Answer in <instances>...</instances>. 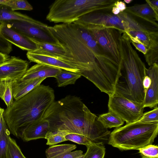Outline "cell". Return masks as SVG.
I'll list each match as a JSON object with an SVG mask.
<instances>
[{"label": "cell", "mask_w": 158, "mask_h": 158, "mask_svg": "<svg viewBox=\"0 0 158 158\" xmlns=\"http://www.w3.org/2000/svg\"><path fill=\"white\" fill-rule=\"evenodd\" d=\"M83 153L81 150H76L66 153L56 158H80L83 156Z\"/></svg>", "instance_id": "cell-36"}, {"label": "cell", "mask_w": 158, "mask_h": 158, "mask_svg": "<svg viewBox=\"0 0 158 158\" xmlns=\"http://www.w3.org/2000/svg\"><path fill=\"white\" fill-rule=\"evenodd\" d=\"M26 55L28 59L31 62L79 73L78 69L58 58L37 54L33 52H27Z\"/></svg>", "instance_id": "cell-16"}, {"label": "cell", "mask_w": 158, "mask_h": 158, "mask_svg": "<svg viewBox=\"0 0 158 158\" xmlns=\"http://www.w3.org/2000/svg\"><path fill=\"white\" fill-rule=\"evenodd\" d=\"M28 62L15 56L0 64V81L6 78L20 79L28 69Z\"/></svg>", "instance_id": "cell-12"}, {"label": "cell", "mask_w": 158, "mask_h": 158, "mask_svg": "<svg viewBox=\"0 0 158 158\" xmlns=\"http://www.w3.org/2000/svg\"><path fill=\"white\" fill-rule=\"evenodd\" d=\"M151 31L147 28L142 29L129 30L124 32L129 38L130 42L141 43L147 49Z\"/></svg>", "instance_id": "cell-23"}, {"label": "cell", "mask_w": 158, "mask_h": 158, "mask_svg": "<svg viewBox=\"0 0 158 158\" xmlns=\"http://www.w3.org/2000/svg\"><path fill=\"white\" fill-rule=\"evenodd\" d=\"M114 6L118 8L120 12L124 11L126 9L127 6L124 2L118 0L115 3Z\"/></svg>", "instance_id": "cell-40"}, {"label": "cell", "mask_w": 158, "mask_h": 158, "mask_svg": "<svg viewBox=\"0 0 158 158\" xmlns=\"http://www.w3.org/2000/svg\"><path fill=\"white\" fill-rule=\"evenodd\" d=\"M68 134L69 133L62 131H58L54 132L49 131L46 134L45 138L47 140L46 144L52 146L66 141L65 136Z\"/></svg>", "instance_id": "cell-29"}, {"label": "cell", "mask_w": 158, "mask_h": 158, "mask_svg": "<svg viewBox=\"0 0 158 158\" xmlns=\"http://www.w3.org/2000/svg\"><path fill=\"white\" fill-rule=\"evenodd\" d=\"M88 29L102 51L121 65L118 44L120 36L123 32L114 28Z\"/></svg>", "instance_id": "cell-10"}, {"label": "cell", "mask_w": 158, "mask_h": 158, "mask_svg": "<svg viewBox=\"0 0 158 158\" xmlns=\"http://www.w3.org/2000/svg\"><path fill=\"white\" fill-rule=\"evenodd\" d=\"M131 43L134 46L136 49L141 52L144 55L146 53L147 49L146 47L143 44L133 42Z\"/></svg>", "instance_id": "cell-38"}, {"label": "cell", "mask_w": 158, "mask_h": 158, "mask_svg": "<svg viewBox=\"0 0 158 158\" xmlns=\"http://www.w3.org/2000/svg\"><path fill=\"white\" fill-rule=\"evenodd\" d=\"M32 19L25 15L13 11L4 5H0V23L14 20L29 21Z\"/></svg>", "instance_id": "cell-21"}, {"label": "cell", "mask_w": 158, "mask_h": 158, "mask_svg": "<svg viewBox=\"0 0 158 158\" xmlns=\"http://www.w3.org/2000/svg\"><path fill=\"white\" fill-rule=\"evenodd\" d=\"M151 82V80L150 77L146 75L144 77L143 81V85L145 91L150 86Z\"/></svg>", "instance_id": "cell-41"}, {"label": "cell", "mask_w": 158, "mask_h": 158, "mask_svg": "<svg viewBox=\"0 0 158 158\" xmlns=\"http://www.w3.org/2000/svg\"><path fill=\"white\" fill-rule=\"evenodd\" d=\"M3 4L12 10H31L32 6L26 0H0V5Z\"/></svg>", "instance_id": "cell-28"}, {"label": "cell", "mask_w": 158, "mask_h": 158, "mask_svg": "<svg viewBox=\"0 0 158 158\" xmlns=\"http://www.w3.org/2000/svg\"><path fill=\"white\" fill-rule=\"evenodd\" d=\"M109 96V112L114 113L127 123L138 121L143 115V103L130 100L116 92Z\"/></svg>", "instance_id": "cell-8"}, {"label": "cell", "mask_w": 158, "mask_h": 158, "mask_svg": "<svg viewBox=\"0 0 158 158\" xmlns=\"http://www.w3.org/2000/svg\"><path fill=\"white\" fill-rule=\"evenodd\" d=\"M144 56L146 62L150 66L154 63H158V30H152L150 32L149 45Z\"/></svg>", "instance_id": "cell-20"}, {"label": "cell", "mask_w": 158, "mask_h": 158, "mask_svg": "<svg viewBox=\"0 0 158 158\" xmlns=\"http://www.w3.org/2000/svg\"><path fill=\"white\" fill-rule=\"evenodd\" d=\"M86 146L87 151L82 158H104L106 151L104 145L92 143Z\"/></svg>", "instance_id": "cell-27"}, {"label": "cell", "mask_w": 158, "mask_h": 158, "mask_svg": "<svg viewBox=\"0 0 158 158\" xmlns=\"http://www.w3.org/2000/svg\"><path fill=\"white\" fill-rule=\"evenodd\" d=\"M98 120L106 129L118 127L124 123V121L122 119L111 112L99 115Z\"/></svg>", "instance_id": "cell-24"}, {"label": "cell", "mask_w": 158, "mask_h": 158, "mask_svg": "<svg viewBox=\"0 0 158 158\" xmlns=\"http://www.w3.org/2000/svg\"><path fill=\"white\" fill-rule=\"evenodd\" d=\"M50 29L66 52L64 56L58 58L78 69L81 76L89 80L95 59L88 45L94 39L91 32L75 22L56 24Z\"/></svg>", "instance_id": "cell-2"}, {"label": "cell", "mask_w": 158, "mask_h": 158, "mask_svg": "<svg viewBox=\"0 0 158 158\" xmlns=\"http://www.w3.org/2000/svg\"><path fill=\"white\" fill-rule=\"evenodd\" d=\"M145 1L149 4L156 13L158 14V0H146Z\"/></svg>", "instance_id": "cell-39"}, {"label": "cell", "mask_w": 158, "mask_h": 158, "mask_svg": "<svg viewBox=\"0 0 158 158\" xmlns=\"http://www.w3.org/2000/svg\"><path fill=\"white\" fill-rule=\"evenodd\" d=\"M8 158H26L15 141L10 137L8 142Z\"/></svg>", "instance_id": "cell-31"}, {"label": "cell", "mask_w": 158, "mask_h": 158, "mask_svg": "<svg viewBox=\"0 0 158 158\" xmlns=\"http://www.w3.org/2000/svg\"><path fill=\"white\" fill-rule=\"evenodd\" d=\"M74 22L89 29L114 28L123 33L146 28L124 11L118 15H114L111 11H93L81 16Z\"/></svg>", "instance_id": "cell-7"}, {"label": "cell", "mask_w": 158, "mask_h": 158, "mask_svg": "<svg viewBox=\"0 0 158 158\" xmlns=\"http://www.w3.org/2000/svg\"><path fill=\"white\" fill-rule=\"evenodd\" d=\"M4 111L3 108L0 107V136L4 130L8 127L4 118Z\"/></svg>", "instance_id": "cell-37"}, {"label": "cell", "mask_w": 158, "mask_h": 158, "mask_svg": "<svg viewBox=\"0 0 158 158\" xmlns=\"http://www.w3.org/2000/svg\"><path fill=\"white\" fill-rule=\"evenodd\" d=\"M66 141L69 140L80 144L86 146L90 145L92 142L85 136L77 134H69L65 136Z\"/></svg>", "instance_id": "cell-34"}, {"label": "cell", "mask_w": 158, "mask_h": 158, "mask_svg": "<svg viewBox=\"0 0 158 158\" xmlns=\"http://www.w3.org/2000/svg\"><path fill=\"white\" fill-rule=\"evenodd\" d=\"M10 57V56L8 54L0 52V64L8 60Z\"/></svg>", "instance_id": "cell-42"}, {"label": "cell", "mask_w": 158, "mask_h": 158, "mask_svg": "<svg viewBox=\"0 0 158 158\" xmlns=\"http://www.w3.org/2000/svg\"><path fill=\"white\" fill-rule=\"evenodd\" d=\"M31 39L36 44L37 47V49L33 51L35 53L58 58H61L65 54V51L60 44H55Z\"/></svg>", "instance_id": "cell-19"}, {"label": "cell", "mask_w": 158, "mask_h": 158, "mask_svg": "<svg viewBox=\"0 0 158 158\" xmlns=\"http://www.w3.org/2000/svg\"><path fill=\"white\" fill-rule=\"evenodd\" d=\"M14 80L6 78L0 81V98L5 102L7 107L11 106L14 102L13 85Z\"/></svg>", "instance_id": "cell-22"}, {"label": "cell", "mask_w": 158, "mask_h": 158, "mask_svg": "<svg viewBox=\"0 0 158 158\" xmlns=\"http://www.w3.org/2000/svg\"><path fill=\"white\" fill-rule=\"evenodd\" d=\"M147 75L149 76L151 82L146 90L143 102L144 108L157 107L158 103V65L154 63L148 69H146Z\"/></svg>", "instance_id": "cell-13"}, {"label": "cell", "mask_w": 158, "mask_h": 158, "mask_svg": "<svg viewBox=\"0 0 158 158\" xmlns=\"http://www.w3.org/2000/svg\"><path fill=\"white\" fill-rule=\"evenodd\" d=\"M143 123H158V108H154L152 110L143 113L138 121Z\"/></svg>", "instance_id": "cell-33"}, {"label": "cell", "mask_w": 158, "mask_h": 158, "mask_svg": "<svg viewBox=\"0 0 158 158\" xmlns=\"http://www.w3.org/2000/svg\"><path fill=\"white\" fill-rule=\"evenodd\" d=\"M10 131L8 127L3 131L0 136V158H8V145Z\"/></svg>", "instance_id": "cell-30"}, {"label": "cell", "mask_w": 158, "mask_h": 158, "mask_svg": "<svg viewBox=\"0 0 158 158\" xmlns=\"http://www.w3.org/2000/svg\"><path fill=\"white\" fill-rule=\"evenodd\" d=\"M133 1L132 0H124L123 2H126L128 4Z\"/></svg>", "instance_id": "cell-44"}, {"label": "cell", "mask_w": 158, "mask_h": 158, "mask_svg": "<svg viewBox=\"0 0 158 158\" xmlns=\"http://www.w3.org/2000/svg\"><path fill=\"white\" fill-rule=\"evenodd\" d=\"M61 70L58 68L37 64L28 69L20 80L27 81L40 78L55 77Z\"/></svg>", "instance_id": "cell-17"}, {"label": "cell", "mask_w": 158, "mask_h": 158, "mask_svg": "<svg viewBox=\"0 0 158 158\" xmlns=\"http://www.w3.org/2000/svg\"><path fill=\"white\" fill-rule=\"evenodd\" d=\"M143 158H158V147L150 144L137 149Z\"/></svg>", "instance_id": "cell-32"}, {"label": "cell", "mask_w": 158, "mask_h": 158, "mask_svg": "<svg viewBox=\"0 0 158 158\" xmlns=\"http://www.w3.org/2000/svg\"><path fill=\"white\" fill-rule=\"evenodd\" d=\"M12 51V44L0 35V51L4 53L9 54Z\"/></svg>", "instance_id": "cell-35"}, {"label": "cell", "mask_w": 158, "mask_h": 158, "mask_svg": "<svg viewBox=\"0 0 158 158\" xmlns=\"http://www.w3.org/2000/svg\"><path fill=\"white\" fill-rule=\"evenodd\" d=\"M81 76L78 73L61 69L54 78L56 79L58 86L61 87L74 84Z\"/></svg>", "instance_id": "cell-25"}, {"label": "cell", "mask_w": 158, "mask_h": 158, "mask_svg": "<svg viewBox=\"0 0 158 158\" xmlns=\"http://www.w3.org/2000/svg\"><path fill=\"white\" fill-rule=\"evenodd\" d=\"M54 99L53 89L40 84L14 101L4 111V118L10 132L17 137H20L22 132L28 126L43 118Z\"/></svg>", "instance_id": "cell-3"}, {"label": "cell", "mask_w": 158, "mask_h": 158, "mask_svg": "<svg viewBox=\"0 0 158 158\" xmlns=\"http://www.w3.org/2000/svg\"><path fill=\"white\" fill-rule=\"evenodd\" d=\"M75 145L64 144L53 145L47 149L45 151L47 158H56L64 154L71 152L76 148Z\"/></svg>", "instance_id": "cell-26"}, {"label": "cell", "mask_w": 158, "mask_h": 158, "mask_svg": "<svg viewBox=\"0 0 158 158\" xmlns=\"http://www.w3.org/2000/svg\"><path fill=\"white\" fill-rule=\"evenodd\" d=\"M0 35L23 50L33 52L37 49V47L33 41L15 29L8 23H0Z\"/></svg>", "instance_id": "cell-11"}, {"label": "cell", "mask_w": 158, "mask_h": 158, "mask_svg": "<svg viewBox=\"0 0 158 158\" xmlns=\"http://www.w3.org/2000/svg\"><path fill=\"white\" fill-rule=\"evenodd\" d=\"M111 11V13L114 15H118L120 12L119 10L115 6L112 7Z\"/></svg>", "instance_id": "cell-43"}, {"label": "cell", "mask_w": 158, "mask_h": 158, "mask_svg": "<svg viewBox=\"0 0 158 158\" xmlns=\"http://www.w3.org/2000/svg\"><path fill=\"white\" fill-rule=\"evenodd\" d=\"M124 11L133 17L143 19L158 28V14L154 11L148 3L127 7Z\"/></svg>", "instance_id": "cell-15"}, {"label": "cell", "mask_w": 158, "mask_h": 158, "mask_svg": "<svg viewBox=\"0 0 158 158\" xmlns=\"http://www.w3.org/2000/svg\"><path fill=\"white\" fill-rule=\"evenodd\" d=\"M118 0H56L50 6L46 19L55 23H69L90 12L111 11Z\"/></svg>", "instance_id": "cell-6"}, {"label": "cell", "mask_w": 158, "mask_h": 158, "mask_svg": "<svg viewBox=\"0 0 158 158\" xmlns=\"http://www.w3.org/2000/svg\"><path fill=\"white\" fill-rule=\"evenodd\" d=\"M158 133V123L137 121L116 128L110 132L108 143L121 150H137L152 144Z\"/></svg>", "instance_id": "cell-5"}, {"label": "cell", "mask_w": 158, "mask_h": 158, "mask_svg": "<svg viewBox=\"0 0 158 158\" xmlns=\"http://www.w3.org/2000/svg\"><path fill=\"white\" fill-rule=\"evenodd\" d=\"M49 131V124L48 120L43 118L37 120L28 126L21 133L20 137L24 141H28L44 138Z\"/></svg>", "instance_id": "cell-14"}, {"label": "cell", "mask_w": 158, "mask_h": 158, "mask_svg": "<svg viewBox=\"0 0 158 158\" xmlns=\"http://www.w3.org/2000/svg\"><path fill=\"white\" fill-rule=\"evenodd\" d=\"M98 118L79 97L70 95L54 101L43 117L49 123L50 131L81 135L93 143L104 145L108 143L110 132Z\"/></svg>", "instance_id": "cell-1"}, {"label": "cell", "mask_w": 158, "mask_h": 158, "mask_svg": "<svg viewBox=\"0 0 158 158\" xmlns=\"http://www.w3.org/2000/svg\"><path fill=\"white\" fill-rule=\"evenodd\" d=\"M6 23L28 38L55 44H60L53 35L50 26L32 19L29 21L14 20Z\"/></svg>", "instance_id": "cell-9"}, {"label": "cell", "mask_w": 158, "mask_h": 158, "mask_svg": "<svg viewBox=\"0 0 158 158\" xmlns=\"http://www.w3.org/2000/svg\"><path fill=\"white\" fill-rule=\"evenodd\" d=\"M121 76L116 84L115 91L128 99L143 103L145 90L143 81L147 75L144 63L131 44L125 32L119 39Z\"/></svg>", "instance_id": "cell-4"}, {"label": "cell", "mask_w": 158, "mask_h": 158, "mask_svg": "<svg viewBox=\"0 0 158 158\" xmlns=\"http://www.w3.org/2000/svg\"><path fill=\"white\" fill-rule=\"evenodd\" d=\"M45 78H40L27 81L20 79L15 81L13 85V98L17 100L32 91L41 83Z\"/></svg>", "instance_id": "cell-18"}]
</instances>
